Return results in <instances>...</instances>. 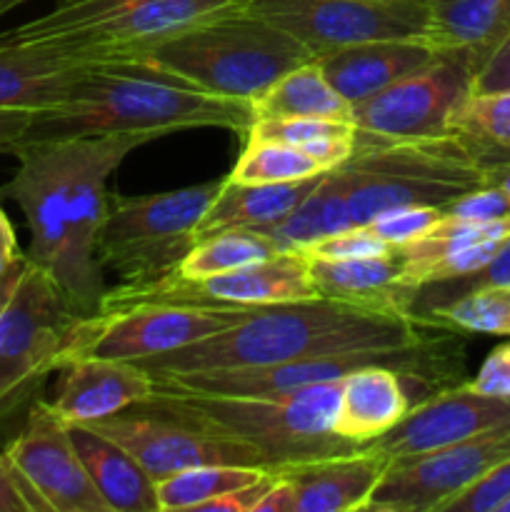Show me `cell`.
Here are the masks:
<instances>
[{
    "label": "cell",
    "instance_id": "obj_1",
    "mask_svg": "<svg viewBox=\"0 0 510 512\" xmlns=\"http://www.w3.org/2000/svg\"><path fill=\"white\" fill-rule=\"evenodd\" d=\"M433 330L408 315L378 313L328 298L250 308L238 323L185 348L138 360L150 378L265 368L353 350H393L420 343Z\"/></svg>",
    "mask_w": 510,
    "mask_h": 512
},
{
    "label": "cell",
    "instance_id": "obj_2",
    "mask_svg": "<svg viewBox=\"0 0 510 512\" xmlns=\"http://www.w3.org/2000/svg\"><path fill=\"white\" fill-rule=\"evenodd\" d=\"M253 103L220 98L153 65H88L68 98L33 118L23 140H68L90 135H160L193 128H223L248 135ZM20 140V143H23Z\"/></svg>",
    "mask_w": 510,
    "mask_h": 512
},
{
    "label": "cell",
    "instance_id": "obj_3",
    "mask_svg": "<svg viewBox=\"0 0 510 512\" xmlns=\"http://www.w3.org/2000/svg\"><path fill=\"white\" fill-rule=\"evenodd\" d=\"M143 403L250 445L268 470L360 448L335 433L340 380L270 395H200L155 385Z\"/></svg>",
    "mask_w": 510,
    "mask_h": 512
},
{
    "label": "cell",
    "instance_id": "obj_4",
    "mask_svg": "<svg viewBox=\"0 0 510 512\" xmlns=\"http://www.w3.org/2000/svg\"><path fill=\"white\" fill-rule=\"evenodd\" d=\"M128 60L178 75L205 93L253 103L275 80L315 55L278 25L235 10L158 40Z\"/></svg>",
    "mask_w": 510,
    "mask_h": 512
},
{
    "label": "cell",
    "instance_id": "obj_5",
    "mask_svg": "<svg viewBox=\"0 0 510 512\" xmlns=\"http://www.w3.org/2000/svg\"><path fill=\"white\" fill-rule=\"evenodd\" d=\"M348 183L353 225L403 205H445L483 185V160L458 133L383 140L358 133L353 155L338 165Z\"/></svg>",
    "mask_w": 510,
    "mask_h": 512
},
{
    "label": "cell",
    "instance_id": "obj_6",
    "mask_svg": "<svg viewBox=\"0 0 510 512\" xmlns=\"http://www.w3.org/2000/svg\"><path fill=\"white\" fill-rule=\"evenodd\" d=\"M78 318L25 253L0 278V433L23 428Z\"/></svg>",
    "mask_w": 510,
    "mask_h": 512
},
{
    "label": "cell",
    "instance_id": "obj_7",
    "mask_svg": "<svg viewBox=\"0 0 510 512\" xmlns=\"http://www.w3.org/2000/svg\"><path fill=\"white\" fill-rule=\"evenodd\" d=\"M250 0H60L50 13L13 33L48 40L83 63H118L148 45L210 18L243 10Z\"/></svg>",
    "mask_w": 510,
    "mask_h": 512
},
{
    "label": "cell",
    "instance_id": "obj_8",
    "mask_svg": "<svg viewBox=\"0 0 510 512\" xmlns=\"http://www.w3.org/2000/svg\"><path fill=\"white\" fill-rule=\"evenodd\" d=\"M223 180L168 193L110 195L95 243L98 263L113 268L123 283H150L175 273Z\"/></svg>",
    "mask_w": 510,
    "mask_h": 512
},
{
    "label": "cell",
    "instance_id": "obj_9",
    "mask_svg": "<svg viewBox=\"0 0 510 512\" xmlns=\"http://www.w3.org/2000/svg\"><path fill=\"white\" fill-rule=\"evenodd\" d=\"M250 308H200V305L148 303L118 310H95L78 318L63 343L58 370L73 360H138L220 333L238 323Z\"/></svg>",
    "mask_w": 510,
    "mask_h": 512
},
{
    "label": "cell",
    "instance_id": "obj_10",
    "mask_svg": "<svg viewBox=\"0 0 510 512\" xmlns=\"http://www.w3.org/2000/svg\"><path fill=\"white\" fill-rule=\"evenodd\" d=\"M70 140L68 168V250L60 283L65 303L85 318L100 308L105 280L95 255L98 230L108 210V180L125 155L145 145L148 135H90Z\"/></svg>",
    "mask_w": 510,
    "mask_h": 512
},
{
    "label": "cell",
    "instance_id": "obj_11",
    "mask_svg": "<svg viewBox=\"0 0 510 512\" xmlns=\"http://www.w3.org/2000/svg\"><path fill=\"white\" fill-rule=\"evenodd\" d=\"M305 298H318L310 280V258L303 250H283L248 268L208 275V278H185L175 270L150 283H120L118 288L105 290L98 310H118L148 303L258 308V305Z\"/></svg>",
    "mask_w": 510,
    "mask_h": 512
},
{
    "label": "cell",
    "instance_id": "obj_12",
    "mask_svg": "<svg viewBox=\"0 0 510 512\" xmlns=\"http://www.w3.org/2000/svg\"><path fill=\"white\" fill-rule=\"evenodd\" d=\"M478 60L465 53H438L418 73L353 105L360 135L383 140H415L450 135L460 105L473 95Z\"/></svg>",
    "mask_w": 510,
    "mask_h": 512
},
{
    "label": "cell",
    "instance_id": "obj_13",
    "mask_svg": "<svg viewBox=\"0 0 510 512\" xmlns=\"http://www.w3.org/2000/svg\"><path fill=\"white\" fill-rule=\"evenodd\" d=\"M243 10L283 28L313 55L428 33V0H250Z\"/></svg>",
    "mask_w": 510,
    "mask_h": 512
},
{
    "label": "cell",
    "instance_id": "obj_14",
    "mask_svg": "<svg viewBox=\"0 0 510 512\" xmlns=\"http://www.w3.org/2000/svg\"><path fill=\"white\" fill-rule=\"evenodd\" d=\"M510 458V425L460 443L390 460L365 512H443L498 463Z\"/></svg>",
    "mask_w": 510,
    "mask_h": 512
},
{
    "label": "cell",
    "instance_id": "obj_15",
    "mask_svg": "<svg viewBox=\"0 0 510 512\" xmlns=\"http://www.w3.org/2000/svg\"><path fill=\"white\" fill-rule=\"evenodd\" d=\"M33 512H110L70 438V425L40 398L5 443Z\"/></svg>",
    "mask_w": 510,
    "mask_h": 512
},
{
    "label": "cell",
    "instance_id": "obj_16",
    "mask_svg": "<svg viewBox=\"0 0 510 512\" xmlns=\"http://www.w3.org/2000/svg\"><path fill=\"white\" fill-rule=\"evenodd\" d=\"M80 425H90L105 438L115 440L120 448L128 450L155 483L180 473V470L198 468V465L268 468L263 455L250 445L225 438V435L208 433L178 415H170L145 403L120 410L110 418Z\"/></svg>",
    "mask_w": 510,
    "mask_h": 512
},
{
    "label": "cell",
    "instance_id": "obj_17",
    "mask_svg": "<svg viewBox=\"0 0 510 512\" xmlns=\"http://www.w3.org/2000/svg\"><path fill=\"white\" fill-rule=\"evenodd\" d=\"M10 153L18 173L0 185V198L20 205L30 228L25 258L63 283L68 250V168L70 140H23Z\"/></svg>",
    "mask_w": 510,
    "mask_h": 512
},
{
    "label": "cell",
    "instance_id": "obj_18",
    "mask_svg": "<svg viewBox=\"0 0 510 512\" xmlns=\"http://www.w3.org/2000/svg\"><path fill=\"white\" fill-rule=\"evenodd\" d=\"M390 460L368 445L270 468L273 485L258 512H365Z\"/></svg>",
    "mask_w": 510,
    "mask_h": 512
},
{
    "label": "cell",
    "instance_id": "obj_19",
    "mask_svg": "<svg viewBox=\"0 0 510 512\" xmlns=\"http://www.w3.org/2000/svg\"><path fill=\"white\" fill-rule=\"evenodd\" d=\"M500 425H510V398L478 393L463 380L415 403L395 428L368 443V448L398 460L460 443Z\"/></svg>",
    "mask_w": 510,
    "mask_h": 512
},
{
    "label": "cell",
    "instance_id": "obj_20",
    "mask_svg": "<svg viewBox=\"0 0 510 512\" xmlns=\"http://www.w3.org/2000/svg\"><path fill=\"white\" fill-rule=\"evenodd\" d=\"M88 63L48 40L0 33V108L45 113L63 103Z\"/></svg>",
    "mask_w": 510,
    "mask_h": 512
},
{
    "label": "cell",
    "instance_id": "obj_21",
    "mask_svg": "<svg viewBox=\"0 0 510 512\" xmlns=\"http://www.w3.org/2000/svg\"><path fill=\"white\" fill-rule=\"evenodd\" d=\"M58 373V393L48 403L68 425L110 418L155 390V380L140 365L123 360H73Z\"/></svg>",
    "mask_w": 510,
    "mask_h": 512
},
{
    "label": "cell",
    "instance_id": "obj_22",
    "mask_svg": "<svg viewBox=\"0 0 510 512\" xmlns=\"http://www.w3.org/2000/svg\"><path fill=\"white\" fill-rule=\"evenodd\" d=\"M435 58L438 50L425 38L370 40L315 55L328 83L350 105L418 73Z\"/></svg>",
    "mask_w": 510,
    "mask_h": 512
},
{
    "label": "cell",
    "instance_id": "obj_23",
    "mask_svg": "<svg viewBox=\"0 0 510 512\" xmlns=\"http://www.w3.org/2000/svg\"><path fill=\"white\" fill-rule=\"evenodd\" d=\"M310 280L320 298L378 313L408 315L410 303L418 293L403 283V265L395 250L353 260L310 258Z\"/></svg>",
    "mask_w": 510,
    "mask_h": 512
},
{
    "label": "cell",
    "instance_id": "obj_24",
    "mask_svg": "<svg viewBox=\"0 0 510 512\" xmlns=\"http://www.w3.org/2000/svg\"><path fill=\"white\" fill-rule=\"evenodd\" d=\"M413 408L405 380L393 365H365L340 380L335 433L353 445H368L388 433Z\"/></svg>",
    "mask_w": 510,
    "mask_h": 512
},
{
    "label": "cell",
    "instance_id": "obj_25",
    "mask_svg": "<svg viewBox=\"0 0 510 512\" xmlns=\"http://www.w3.org/2000/svg\"><path fill=\"white\" fill-rule=\"evenodd\" d=\"M70 438L110 512H160L155 480L128 450L90 425H70Z\"/></svg>",
    "mask_w": 510,
    "mask_h": 512
},
{
    "label": "cell",
    "instance_id": "obj_26",
    "mask_svg": "<svg viewBox=\"0 0 510 512\" xmlns=\"http://www.w3.org/2000/svg\"><path fill=\"white\" fill-rule=\"evenodd\" d=\"M320 175L293 183H230L223 180V188L215 195L213 205L195 230V240L223 230H268L278 225L310 190Z\"/></svg>",
    "mask_w": 510,
    "mask_h": 512
},
{
    "label": "cell",
    "instance_id": "obj_27",
    "mask_svg": "<svg viewBox=\"0 0 510 512\" xmlns=\"http://www.w3.org/2000/svg\"><path fill=\"white\" fill-rule=\"evenodd\" d=\"M510 30V0H428L425 40L438 53H465L480 63Z\"/></svg>",
    "mask_w": 510,
    "mask_h": 512
},
{
    "label": "cell",
    "instance_id": "obj_28",
    "mask_svg": "<svg viewBox=\"0 0 510 512\" xmlns=\"http://www.w3.org/2000/svg\"><path fill=\"white\" fill-rule=\"evenodd\" d=\"M260 118H323L353 123V105L328 83L318 60L298 65L253 100Z\"/></svg>",
    "mask_w": 510,
    "mask_h": 512
},
{
    "label": "cell",
    "instance_id": "obj_29",
    "mask_svg": "<svg viewBox=\"0 0 510 512\" xmlns=\"http://www.w3.org/2000/svg\"><path fill=\"white\" fill-rule=\"evenodd\" d=\"M248 140H275L313 155L325 170L338 168L353 155L358 130L353 123L323 118H260L255 120Z\"/></svg>",
    "mask_w": 510,
    "mask_h": 512
},
{
    "label": "cell",
    "instance_id": "obj_30",
    "mask_svg": "<svg viewBox=\"0 0 510 512\" xmlns=\"http://www.w3.org/2000/svg\"><path fill=\"white\" fill-rule=\"evenodd\" d=\"M268 468L253 465H198L155 483L160 512L203 510L213 500L258 483Z\"/></svg>",
    "mask_w": 510,
    "mask_h": 512
},
{
    "label": "cell",
    "instance_id": "obj_31",
    "mask_svg": "<svg viewBox=\"0 0 510 512\" xmlns=\"http://www.w3.org/2000/svg\"><path fill=\"white\" fill-rule=\"evenodd\" d=\"M278 253H283L280 245L263 230H223L195 240L178 273L185 278H208V275L248 268Z\"/></svg>",
    "mask_w": 510,
    "mask_h": 512
},
{
    "label": "cell",
    "instance_id": "obj_32",
    "mask_svg": "<svg viewBox=\"0 0 510 512\" xmlns=\"http://www.w3.org/2000/svg\"><path fill=\"white\" fill-rule=\"evenodd\" d=\"M423 325L455 333L510 335V285H488L460 295L425 315Z\"/></svg>",
    "mask_w": 510,
    "mask_h": 512
},
{
    "label": "cell",
    "instance_id": "obj_33",
    "mask_svg": "<svg viewBox=\"0 0 510 512\" xmlns=\"http://www.w3.org/2000/svg\"><path fill=\"white\" fill-rule=\"evenodd\" d=\"M450 130L473 145L483 165L510 158V90L470 95L453 115Z\"/></svg>",
    "mask_w": 510,
    "mask_h": 512
},
{
    "label": "cell",
    "instance_id": "obj_34",
    "mask_svg": "<svg viewBox=\"0 0 510 512\" xmlns=\"http://www.w3.org/2000/svg\"><path fill=\"white\" fill-rule=\"evenodd\" d=\"M328 170L293 145L275 143V140H248L225 178L230 183H293V180L315 178Z\"/></svg>",
    "mask_w": 510,
    "mask_h": 512
},
{
    "label": "cell",
    "instance_id": "obj_35",
    "mask_svg": "<svg viewBox=\"0 0 510 512\" xmlns=\"http://www.w3.org/2000/svg\"><path fill=\"white\" fill-rule=\"evenodd\" d=\"M488 285H510V238L503 240V245L493 255V260L485 268H480L478 273L418 288V293H415L413 303L408 308V315L415 323L423 325L425 315L433 313L435 308H440V305L450 303V300L460 298L465 293H473L478 288H488Z\"/></svg>",
    "mask_w": 510,
    "mask_h": 512
},
{
    "label": "cell",
    "instance_id": "obj_36",
    "mask_svg": "<svg viewBox=\"0 0 510 512\" xmlns=\"http://www.w3.org/2000/svg\"><path fill=\"white\" fill-rule=\"evenodd\" d=\"M440 218H443V210L438 205H403V208L385 210L368 225L390 248H400V245L423 238Z\"/></svg>",
    "mask_w": 510,
    "mask_h": 512
},
{
    "label": "cell",
    "instance_id": "obj_37",
    "mask_svg": "<svg viewBox=\"0 0 510 512\" xmlns=\"http://www.w3.org/2000/svg\"><path fill=\"white\" fill-rule=\"evenodd\" d=\"M390 245L375 233L370 225H353L340 233H330L320 238L318 243L303 250L308 258L320 260H353V258H373V255L390 253Z\"/></svg>",
    "mask_w": 510,
    "mask_h": 512
},
{
    "label": "cell",
    "instance_id": "obj_38",
    "mask_svg": "<svg viewBox=\"0 0 510 512\" xmlns=\"http://www.w3.org/2000/svg\"><path fill=\"white\" fill-rule=\"evenodd\" d=\"M440 210H443V218L470 220V223L510 218V193L493 188V185H480L470 193L448 200L445 205H440Z\"/></svg>",
    "mask_w": 510,
    "mask_h": 512
},
{
    "label": "cell",
    "instance_id": "obj_39",
    "mask_svg": "<svg viewBox=\"0 0 510 512\" xmlns=\"http://www.w3.org/2000/svg\"><path fill=\"white\" fill-rule=\"evenodd\" d=\"M510 498V458L495 465L483 480L450 500L443 512H498L500 503Z\"/></svg>",
    "mask_w": 510,
    "mask_h": 512
},
{
    "label": "cell",
    "instance_id": "obj_40",
    "mask_svg": "<svg viewBox=\"0 0 510 512\" xmlns=\"http://www.w3.org/2000/svg\"><path fill=\"white\" fill-rule=\"evenodd\" d=\"M510 90V30L485 55L473 78V95L505 93Z\"/></svg>",
    "mask_w": 510,
    "mask_h": 512
},
{
    "label": "cell",
    "instance_id": "obj_41",
    "mask_svg": "<svg viewBox=\"0 0 510 512\" xmlns=\"http://www.w3.org/2000/svg\"><path fill=\"white\" fill-rule=\"evenodd\" d=\"M468 385L478 393L495 395V398H510V343L500 345L485 358L478 375L468 380Z\"/></svg>",
    "mask_w": 510,
    "mask_h": 512
},
{
    "label": "cell",
    "instance_id": "obj_42",
    "mask_svg": "<svg viewBox=\"0 0 510 512\" xmlns=\"http://www.w3.org/2000/svg\"><path fill=\"white\" fill-rule=\"evenodd\" d=\"M270 485H273V475L260 478L258 483L248 485V488H240L235 493L223 495V498L213 500V503L205 505V512H258V505L263 503V498L268 495Z\"/></svg>",
    "mask_w": 510,
    "mask_h": 512
},
{
    "label": "cell",
    "instance_id": "obj_43",
    "mask_svg": "<svg viewBox=\"0 0 510 512\" xmlns=\"http://www.w3.org/2000/svg\"><path fill=\"white\" fill-rule=\"evenodd\" d=\"M0 512H33L5 453H0Z\"/></svg>",
    "mask_w": 510,
    "mask_h": 512
},
{
    "label": "cell",
    "instance_id": "obj_44",
    "mask_svg": "<svg viewBox=\"0 0 510 512\" xmlns=\"http://www.w3.org/2000/svg\"><path fill=\"white\" fill-rule=\"evenodd\" d=\"M33 118L35 115L25 110L0 108V153H10L28 135Z\"/></svg>",
    "mask_w": 510,
    "mask_h": 512
},
{
    "label": "cell",
    "instance_id": "obj_45",
    "mask_svg": "<svg viewBox=\"0 0 510 512\" xmlns=\"http://www.w3.org/2000/svg\"><path fill=\"white\" fill-rule=\"evenodd\" d=\"M20 258H23V253H20L18 248V238H15L13 223H10L8 215H5L3 208H0V278H3V275L8 273Z\"/></svg>",
    "mask_w": 510,
    "mask_h": 512
},
{
    "label": "cell",
    "instance_id": "obj_46",
    "mask_svg": "<svg viewBox=\"0 0 510 512\" xmlns=\"http://www.w3.org/2000/svg\"><path fill=\"white\" fill-rule=\"evenodd\" d=\"M483 185H493V188H500L505 190V193H510V158L485 163Z\"/></svg>",
    "mask_w": 510,
    "mask_h": 512
},
{
    "label": "cell",
    "instance_id": "obj_47",
    "mask_svg": "<svg viewBox=\"0 0 510 512\" xmlns=\"http://www.w3.org/2000/svg\"><path fill=\"white\" fill-rule=\"evenodd\" d=\"M20 3H25V0H0V15H5L8 10H13L15 5H20Z\"/></svg>",
    "mask_w": 510,
    "mask_h": 512
},
{
    "label": "cell",
    "instance_id": "obj_48",
    "mask_svg": "<svg viewBox=\"0 0 510 512\" xmlns=\"http://www.w3.org/2000/svg\"><path fill=\"white\" fill-rule=\"evenodd\" d=\"M498 512H510V498H508V500H503V503H500Z\"/></svg>",
    "mask_w": 510,
    "mask_h": 512
}]
</instances>
